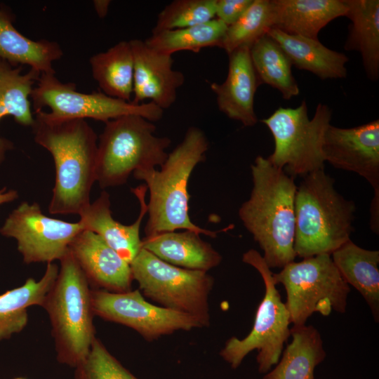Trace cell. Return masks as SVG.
Here are the masks:
<instances>
[{"instance_id": "6da1fadb", "label": "cell", "mask_w": 379, "mask_h": 379, "mask_svg": "<svg viewBox=\"0 0 379 379\" xmlns=\"http://www.w3.org/2000/svg\"><path fill=\"white\" fill-rule=\"evenodd\" d=\"M34 115V140L51 153L55 164L48 211L79 215L91 203V191L96 182L98 135L85 119H51L43 110Z\"/></svg>"}, {"instance_id": "7a4b0ae2", "label": "cell", "mask_w": 379, "mask_h": 379, "mask_svg": "<svg viewBox=\"0 0 379 379\" xmlns=\"http://www.w3.org/2000/svg\"><path fill=\"white\" fill-rule=\"evenodd\" d=\"M253 187L239 209L245 228L263 251L270 268H283L294 261V178L258 156L251 166Z\"/></svg>"}, {"instance_id": "3957f363", "label": "cell", "mask_w": 379, "mask_h": 379, "mask_svg": "<svg viewBox=\"0 0 379 379\" xmlns=\"http://www.w3.org/2000/svg\"><path fill=\"white\" fill-rule=\"evenodd\" d=\"M208 146L204 133L191 126L182 142L168 154L160 171L147 168L133 172L135 178L144 181L149 191L146 236L185 230L214 238L220 232L197 226L189 215L188 182L194 168L205 159Z\"/></svg>"}, {"instance_id": "277c9868", "label": "cell", "mask_w": 379, "mask_h": 379, "mask_svg": "<svg viewBox=\"0 0 379 379\" xmlns=\"http://www.w3.org/2000/svg\"><path fill=\"white\" fill-rule=\"evenodd\" d=\"M324 169L305 176L295 197L294 251L307 258L330 254L350 240L356 206L335 188Z\"/></svg>"}, {"instance_id": "5b68a950", "label": "cell", "mask_w": 379, "mask_h": 379, "mask_svg": "<svg viewBox=\"0 0 379 379\" xmlns=\"http://www.w3.org/2000/svg\"><path fill=\"white\" fill-rule=\"evenodd\" d=\"M43 307L50 318L58 361L72 367L88 354L95 338L89 283L69 251Z\"/></svg>"}, {"instance_id": "8992f818", "label": "cell", "mask_w": 379, "mask_h": 379, "mask_svg": "<svg viewBox=\"0 0 379 379\" xmlns=\"http://www.w3.org/2000/svg\"><path fill=\"white\" fill-rule=\"evenodd\" d=\"M105 124L95 166V180L102 189L124 185L135 171L155 168L166 161L171 140L155 135L152 122L129 114Z\"/></svg>"}, {"instance_id": "52a82bcc", "label": "cell", "mask_w": 379, "mask_h": 379, "mask_svg": "<svg viewBox=\"0 0 379 379\" xmlns=\"http://www.w3.org/2000/svg\"><path fill=\"white\" fill-rule=\"evenodd\" d=\"M331 117L332 109L319 103L309 119L305 100L295 108L279 107L261 120L274 141V151L267 159L293 178L324 169L323 143Z\"/></svg>"}, {"instance_id": "ba28073f", "label": "cell", "mask_w": 379, "mask_h": 379, "mask_svg": "<svg viewBox=\"0 0 379 379\" xmlns=\"http://www.w3.org/2000/svg\"><path fill=\"white\" fill-rule=\"evenodd\" d=\"M242 261L260 273L265 284V295L251 332L242 339L230 338L220 354L232 368H237L248 353L256 350L258 371L267 373L279 362L284 345L291 335L290 315L277 289L273 272L262 255L250 249L243 254Z\"/></svg>"}, {"instance_id": "9c48e42d", "label": "cell", "mask_w": 379, "mask_h": 379, "mask_svg": "<svg viewBox=\"0 0 379 379\" xmlns=\"http://www.w3.org/2000/svg\"><path fill=\"white\" fill-rule=\"evenodd\" d=\"M276 284L286 293L285 305L291 324L305 325L314 312L328 316L346 311L350 286L341 277L330 254H320L291 262L273 273Z\"/></svg>"}, {"instance_id": "30bf717a", "label": "cell", "mask_w": 379, "mask_h": 379, "mask_svg": "<svg viewBox=\"0 0 379 379\" xmlns=\"http://www.w3.org/2000/svg\"><path fill=\"white\" fill-rule=\"evenodd\" d=\"M130 266L133 279L145 296L209 325L208 298L214 280L207 272L171 265L142 247Z\"/></svg>"}, {"instance_id": "8fae6325", "label": "cell", "mask_w": 379, "mask_h": 379, "mask_svg": "<svg viewBox=\"0 0 379 379\" xmlns=\"http://www.w3.org/2000/svg\"><path fill=\"white\" fill-rule=\"evenodd\" d=\"M30 98L34 112L45 107L50 109L48 112H43L51 119H93L106 123L125 115L135 114L153 122L159 121L164 114V110L152 102L136 105L110 97L102 91H77L74 83H62L55 74H41Z\"/></svg>"}, {"instance_id": "7c38bea8", "label": "cell", "mask_w": 379, "mask_h": 379, "mask_svg": "<svg viewBox=\"0 0 379 379\" xmlns=\"http://www.w3.org/2000/svg\"><path fill=\"white\" fill-rule=\"evenodd\" d=\"M82 230L79 221L70 222L48 217L38 203L23 201L8 215L0 233L17 241L24 262L30 264L60 260Z\"/></svg>"}, {"instance_id": "4fadbf2b", "label": "cell", "mask_w": 379, "mask_h": 379, "mask_svg": "<svg viewBox=\"0 0 379 379\" xmlns=\"http://www.w3.org/2000/svg\"><path fill=\"white\" fill-rule=\"evenodd\" d=\"M91 304L94 315L128 326L149 341L179 330L204 326L194 316L146 301L139 290L91 291Z\"/></svg>"}, {"instance_id": "5bb4252c", "label": "cell", "mask_w": 379, "mask_h": 379, "mask_svg": "<svg viewBox=\"0 0 379 379\" xmlns=\"http://www.w3.org/2000/svg\"><path fill=\"white\" fill-rule=\"evenodd\" d=\"M325 161L364 178L379 194V120L352 127L330 124L323 143Z\"/></svg>"}, {"instance_id": "9a60e30c", "label": "cell", "mask_w": 379, "mask_h": 379, "mask_svg": "<svg viewBox=\"0 0 379 379\" xmlns=\"http://www.w3.org/2000/svg\"><path fill=\"white\" fill-rule=\"evenodd\" d=\"M133 55V104L145 100L163 110L175 101L177 90L185 82L182 72L173 69L171 55L159 53L145 41H129Z\"/></svg>"}, {"instance_id": "2e32d148", "label": "cell", "mask_w": 379, "mask_h": 379, "mask_svg": "<svg viewBox=\"0 0 379 379\" xmlns=\"http://www.w3.org/2000/svg\"><path fill=\"white\" fill-rule=\"evenodd\" d=\"M69 252L89 284L109 292L131 291L130 264L97 234L82 230L71 243Z\"/></svg>"}, {"instance_id": "e0dca14e", "label": "cell", "mask_w": 379, "mask_h": 379, "mask_svg": "<svg viewBox=\"0 0 379 379\" xmlns=\"http://www.w3.org/2000/svg\"><path fill=\"white\" fill-rule=\"evenodd\" d=\"M131 191L140 205L138 218L131 225H124L113 218L109 194L105 190L79 213V221L84 230L99 235L129 264L142 248L140 230L142 221L147 213V204L145 201L147 186L142 185L133 188Z\"/></svg>"}, {"instance_id": "ac0fdd59", "label": "cell", "mask_w": 379, "mask_h": 379, "mask_svg": "<svg viewBox=\"0 0 379 379\" xmlns=\"http://www.w3.org/2000/svg\"><path fill=\"white\" fill-rule=\"evenodd\" d=\"M228 55L226 79L222 84L211 83V89L216 96L220 112L244 126H253L258 122L254 97L260 83L252 64L250 48H239Z\"/></svg>"}, {"instance_id": "d6986e66", "label": "cell", "mask_w": 379, "mask_h": 379, "mask_svg": "<svg viewBox=\"0 0 379 379\" xmlns=\"http://www.w3.org/2000/svg\"><path fill=\"white\" fill-rule=\"evenodd\" d=\"M272 28L284 33L318 39L320 30L345 16V0H269Z\"/></svg>"}, {"instance_id": "ffe728a7", "label": "cell", "mask_w": 379, "mask_h": 379, "mask_svg": "<svg viewBox=\"0 0 379 379\" xmlns=\"http://www.w3.org/2000/svg\"><path fill=\"white\" fill-rule=\"evenodd\" d=\"M142 247L168 263L189 270L207 272L222 261L221 255L191 230L146 236Z\"/></svg>"}, {"instance_id": "44dd1931", "label": "cell", "mask_w": 379, "mask_h": 379, "mask_svg": "<svg viewBox=\"0 0 379 379\" xmlns=\"http://www.w3.org/2000/svg\"><path fill=\"white\" fill-rule=\"evenodd\" d=\"M13 16L0 8V59L11 65H29L40 74H55L53 62L60 60L63 51L58 43L42 39L32 40L22 34L13 25Z\"/></svg>"}, {"instance_id": "7402d4cb", "label": "cell", "mask_w": 379, "mask_h": 379, "mask_svg": "<svg viewBox=\"0 0 379 379\" xmlns=\"http://www.w3.org/2000/svg\"><path fill=\"white\" fill-rule=\"evenodd\" d=\"M279 45L292 65L321 79L347 77L348 57L324 46L318 39L292 35L271 28L267 33Z\"/></svg>"}, {"instance_id": "603a6c76", "label": "cell", "mask_w": 379, "mask_h": 379, "mask_svg": "<svg viewBox=\"0 0 379 379\" xmlns=\"http://www.w3.org/2000/svg\"><path fill=\"white\" fill-rule=\"evenodd\" d=\"M341 277L355 288L379 321V251L363 248L351 239L331 253Z\"/></svg>"}, {"instance_id": "cb8c5ba5", "label": "cell", "mask_w": 379, "mask_h": 379, "mask_svg": "<svg viewBox=\"0 0 379 379\" xmlns=\"http://www.w3.org/2000/svg\"><path fill=\"white\" fill-rule=\"evenodd\" d=\"M40 75L32 69L22 73V66L14 67L0 59V121L11 116L20 125L32 126L34 115L29 98ZM13 148L12 142L0 137V164Z\"/></svg>"}, {"instance_id": "d4e9b609", "label": "cell", "mask_w": 379, "mask_h": 379, "mask_svg": "<svg viewBox=\"0 0 379 379\" xmlns=\"http://www.w3.org/2000/svg\"><path fill=\"white\" fill-rule=\"evenodd\" d=\"M345 1V16L351 23L344 48L360 53L367 77L376 81L379 77V1Z\"/></svg>"}, {"instance_id": "484cf974", "label": "cell", "mask_w": 379, "mask_h": 379, "mask_svg": "<svg viewBox=\"0 0 379 379\" xmlns=\"http://www.w3.org/2000/svg\"><path fill=\"white\" fill-rule=\"evenodd\" d=\"M58 272L59 267L55 262L47 263L39 280L28 278L23 285L0 295V341L24 329L28 321L29 307H43Z\"/></svg>"}, {"instance_id": "4316f807", "label": "cell", "mask_w": 379, "mask_h": 379, "mask_svg": "<svg viewBox=\"0 0 379 379\" xmlns=\"http://www.w3.org/2000/svg\"><path fill=\"white\" fill-rule=\"evenodd\" d=\"M290 336L281 360L262 379H314V369L326 355L320 333L305 324L293 326Z\"/></svg>"}, {"instance_id": "83f0119b", "label": "cell", "mask_w": 379, "mask_h": 379, "mask_svg": "<svg viewBox=\"0 0 379 379\" xmlns=\"http://www.w3.org/2000/svg\"><path fill=\"white\" fill-rule=\"evenodd\" d=\"M93 78L101 91L131 102L133 92V55L130 41H121L89 60Z\"/></svg>"}, {"instance_id": "f1b7e54d", "label": "cell", "mask_w": 379, "mask_h": 379, "mask_svg": "<svg viewBox=\"0 0 379 379\" xmlns=\"http://www.w3.org/2000/svg\"><path fill=\"white\" fill-rule=\"evenodd\" d=\"M253 68L260 84L277 89L284 100L299 95L300 88L291 71V63L279 45L267 34L250 48Z\"/></svg>"}, {"instance_id": "f546056e", "label": "cell", "mask_w": 379, "mask_h": 379, "mask_svg": "<svg viewBox=\"0 0 379 379\" xmlns=\"http://www.w3.org/2000/svg\"><path fill=\"white\" fill-rule=\"evenodd\" d=\"M227 29V25L214 18L192 27L152 32L145 42L154 51L171 56L180 51L198 53L206 47L221 48Z\"/></svg>"}, {"instance_id": "4dcf8cb0", "label": "cell", "mask_w": 379, "mask_h": 379, "mask_svg": "<svg viewBox=\"0 0 379 379\" xmlns=\"http://www.w3.org/2000/svg\"><path fill=\"white\" fill-rule=\"evenodd\" d=\"M271 28L269 0H253L239 19L227 27L221 48L230 54L241 47L251 48Z\"/></svg>"}, {"instance_id": "1f68e13d", "label": "cell", "mask_w": 379, "mask_h": 379, "mask_svg": "<svg viewBox=\"0 0 379 379\" xmlns=\"http://www.w3.org/2000/svg\"><path fill=\"white\" fill-rule=\"evenodd\" d=\"M216 0H175L158 15L152 32L192 27L215 18Z\"/></svg>"}, {"instance_id": "d6a6232c", "label": "cell", "mask_w": 379, "mask_h": 379, "mask_svg": "<svg viewBox=\"0 0 379 379\" xmlns=\"http://www.w3.org/2000/svg\"><path fill=\"white\" fill-rule=\"evenodd\" d=\"M74 379H139L95 337L85 359L75 367Z\"/></svg>"}, {"instance_id": "836d02e7", "label": "cell", "mask_w": 379, "mask_h": 379, "mask_svg": "<svg viewBox=\"0 0 379 379\" xmlns=\"http://www.w3.org/2000/svg\"><path fill=\"white\" fill-rule=\"evenodd\" d=\"M253 0H216L215 16L230 26L246 12Z\"/></svg>"}, {"instance_id": "e575fe53", "label": "cell", "mask_w": 379, "mask_h": 379, "mask_svg": "<svg viewBox=\"0 0 379 379\" xmlns=\"http://www.w3.org/2000/svg\"><path fill=\"white\" fill-rule=\"evenodd\" d=\"M94 8L100 18H105L108 12L111 4L109 0H95L93 1Z\"/></svg>"}, {"instance_id": "d590c367", "label": "cell", "mask_w": 379, "mask_h": 379, "mask_svg": "<svg viewBox=\"0 0 379 379\" xmlns=\"http://www.w3.org/2000/svg\"><path fill=\"white\" fill-rule=\"evenodd\" d=\"M18 197V193L15 190H7L4 187L0 190V205L15 201Z\"/></svg>"}, {"instance_id": "8d00e7d4", "label": "cell", "mask_w": 379, "mask_h": 379, "mask_svg": "<svg viewBox=\"0 0 379 379\" xmlns=\"http://www.w3.org/2000/svg\"><path fill=\"white\" fill-rule=\"evenodd\" d=\"M14 379H27L26 378H22V377H18V378H15Z\"/></svg>"}]
</instances>
